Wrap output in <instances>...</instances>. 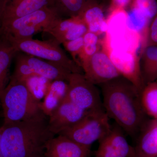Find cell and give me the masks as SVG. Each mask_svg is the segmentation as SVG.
<instances>
[{
	"label": "cell",
	"mask_w": 157,
	"mask_h": 157,
	"mask_svg": "<svg viewBox=\"0 0 157 157\" xmlns=\"http://www.w3.org/2000/svg\"><path fill=\"white\" fill-rule=\"evenodd\" d=\"M97 0H54V7L63 18L76 17Z\"/></svg>",
	"instance_id": "7402d4cb"
},
{
	"label": "cell",
	"mask_w": 157,
	"mask_h": 157,
	"mask_svg": "<svg viewBox=\"0 0 157 157\" xmlns=\"http://www.w3.org/2000/svg\"><path fill=\"white\" fill-rule=\"evenodd\" d=\"M17 52L60 65L72 73H82V70L69 58L54 39L41 41L33 39L9 40Z\"/></svg>",
	"instance_id": "8992f818"
},
{
	"label": "cell",
	"mask_w": 157,
	"mask_h": 157,
	"mask_svg": "<svg viewBox=\"0 0 157 157\" xmlns=\"http://www.w3.org/2000/svg\"><path fill=\"white\" fill-rule=\"evenodd\" d=\"M133 0H111L110 11L116 9L126 10L132 4Z\"/></svg>",
	"instance_id": "83f0119b"
},
{
	"label": "cell",
	"mask_w": 157,
	"mask_h": 157,
	"mask_svg": "<svg viewBox=\"0 0 157 157\" xmlns=\"http://www.w3.org/2000/svg\"><path fill=\"white\" fill-rule=\"evenodd\" d=\"M67 82L66 98L70 102L85 111L104 109L99 90L83 74L71 73Z\"/></svg>",
	"instance_id": "52a82bcc"
},
{
	"label": "cell",
	"mask_w": 157,
	"mask_h": 157,
	"mask_svg": "<svg viewBox=\"0 0 157 157\" xmlns=\"http://www.w3.org/2000/svg\"><path fill=\"white\" fill-rule=\"evenodd\" d=\"M5 2V0H0V15H1V13H2V10Z\"/></svg>",
	"instance_id": "f546056e"
},
{
	"label": "cell",
	"mask_w": 157,
	"mask_h": 157,
	"mask_svg": "<svg viewBox=\"0 0 157 157\" xmlns=\"http://www.w3.org/2000/svg\"><path fill=\"white\" fill-rule=\"evenodd\" d=\"M109 119L104 109L90 111L77 123L58 135H63L91 148L93 144L101 140L110 131Z\"/></svg>",
	"instance_id": "5b68a950"
},
{
	"label": "cell",
	"mask_w": 157,
	"mask_h": 157,
	"mask_svg": "<svg viewBox=\"0 0 157 157\" xmlns=\"http://www.w3.org/2000/svg\"><path fill=\"white\" fill-rule=\"evenodd\" d=\"M85 78L94 85H101L121 76L108 54L101 49L92 56L79 62Z\"/></svg>",
	"instance_id": "ba28073f"
},
{
	"label": "cell",
	"mask_w": 157,
	"mask_h": 157,
	"mask_svg": "<svg viewBox=\"0 0 157 157\" xmlns=\"http://www.w3.org/2000/svg\"><path fill=\"white\" fill-rule=\"evenodd\" d=\"M83 39V47L77 58L79 66L80 61L92 56L101 49V41L99 36L89 31H87L85 34Z\"/></svg>",
	"instance_id": "cb8c5ba5"
},
{
	"label": "cell",
	"mask_w": 157,
	"mask_h": 157,
	"mask_svg": "<svg viewBox=\"0 0 157 157\" xmlns=\"http://www.w3.org/2000/svg\"><path fill=\"white\" fill-rule=\"evenodd\" d=\"M124 131L114 123L110 131L99 140L95 157H134V147L131 146L124 135Z\"/></svg>",
	"instance_id": "30bf717a"
},
{
	"label": "cell",
	"mask_w": 157,
	"mask_h": 157,
	"mask_svg": "<svg viewBox=\"0 0 157 157\" xmlns=\"http://www.w3.org/2000/svg\"><path fill=\"white\" fill-rule=\"evenodd\" d=\"M68 88L67 81L56 80L52 82L41 103L42 111L47 116L55 109L63 100L67 94Z\"/></svg>",
	"instance_id": "ffe728a7"
},
{
	"label": "cell",
	"mask_w": 157,
	"mask_h": 157,
	"mask_svg": "<svg viewBox=\"0 0 157 157\" xmlns=\"http://www.w3.org/2000/svg\"><path fill=\"white\" fill-rule=\"evenodd\" d=\"M130 6L140 9L151 20L157 15L156 0H133Z\"/></svg>",
	"instance_id": "d4e9b609"
},
{
	"label": "cell",
	"mask_w": 157,
	"mask_h": 157,
	"mask_svg": "<svg viewBox=\"0 0 157 157\" xmlns=\"http://www.w3.org/2000/svg\"></svg>",
	"instance_id": "4dcf8cb0"
},
{
	"label": "cell",
	"mask_w": 157,
	"mask_h": 157,
	"mask_svg": "<svg viewBox=\"0 0 157 157\" xmlns=\"http://www.w3.org/2000/svg\"><path fill=\"white\" fill-rule=\"evenodd\" d=\"M45 146L44 157H90V147L81 145L68 137L57 135Z\"/></svg>",
	"instance_id": "5bb4252c"
},
{
	"label": "cell",
	"mask_w": 157,
	"mask_h": 157,
	"mask_svg": "<svg viewBox=\"0 0 157 157\" xmlns=\"http://www.w3.org/2000/svg\"><path fill=\"white\" fill-rule=\"evenodd\" d=\"M3 131V126H2V127H0V157H3V155L2 152V149H1V137H2V132Z\"/></svg>",
	"instance_id": "f1b7e54d"
},
{
	"label": "cell",
	"mask_w": 157,
	"mask_h": 157,
	"mask_svg": "<svg viewBox=\"0 0 157 157\" xmlns=\"http://www.w3.org/2000/svg\"><path fill=\"white\" fill-rule=\"evenodd\" d=\"M140 104L147 117L157 119V82H149L145 85L140 94Z\"/></svg>",
	"instance_id": "603a6c76"
},
{
	"label": "cell",
	"mask_w": 157,
	"mask_h": 157,
	"mask_svg": "<svg viewBox=\"0 0 157 157\" xmlns=\"http://www.w3.org/2000/svg\"><path fill=\"white\" fill-rule=\"evenodd\" d=\"M90 111L79 108L65 98L48 116V124L55 135L73 126Z\"/></svg>",
	"instance_id": "8fae6325"
},
{
	"label": "cell",
	"mask_w": 157,
	"mask_h": 157,
	"mask_svg": "<svg viewBox=\"0 0 157 157\" xmlns=\"http://www.w3.org/2000/svg\"><path fill=\"white\" fill-rule=\"evenodd\" d=\"M142 77L145 84L156 81L157 78V45H148L141 55Z\"/></svg>",
	"instance_id": "44dd1931"
},
{
	"label": "cell",
	"mask_w": 157,
	"mask_h": 157,
	"mask_svg": "<svg viewBox=\"0 0 157 157\" xmlns=\"http://www.w3.org/2000/svg\"><path fill=\"white\" fill-rule=\"evenodd\" d=\"M78 16L86 25L88 31L99 36L107 32V18L103 7L98 1L87 6Z\"/></svg>",
	"instance_id": "ac0fdd59"
},
{
	"label": "cell",
	"mask_w": 157,
	"mask_h": 157,
	"mask_svg": "<svg viewBox=\"0 0 157 157\" xmlns=\"http://www.w3.org/2000/svg\"><path fill=\"white\" fill-rule=\"evenodd\" d=\"M100 85L103 107L107 115L135 140L148 119L141 107L137 88L121 76Z\"/></svg>",
	"instance_id": "6da1fadb"
},
{
	"label": "cell",
	"mask_w": 157,
	"mask_h": 157,
	"mask_svg": "<svg viewBox=\"0 0 157 157\" xmlns=\"http://www.w3.org/2000/svg\"><path fill=\"white\" fill-rule=\"evenodd\" d=\"M88 31L86 25L79 16L60 18L45 29L59 44L82 37Z\"/></svg>",
	"instance_id": "7c38bea8"
},
{
	"label": "cell",
	"mask_w": 157,
	"mask_h": 157,
	"mask_svg": "<svg viewBox=\"0 0 157 157\" xmlns=\"http://www.w3.org/2000/svg\"><path fill=\"white\" fill-rule=\"evenodd\" d=\"M104 50L108 54L121 76L132 82L140 94L146 84L141 74L140 56L131 52Z\"/></svg>",
	"instance_id": "9c48e42d"
},
{
	"label": "cell",
	"mask_w": 157,
	"mask_h": 157,
	"mask_svg": "<svg viewBox=\"0 0 157 157\" xmlns=\"http://www.w3.org/2000/svg\"><path fill=\"white\" fill-rule=\"evenodd\" d=\"M2 126L1 147L4 157H44L46 144L56 136L44 113Z\"/></svg>",
	"instance_id": "7a4b0ae2"
},
{
	"label": "cell",
	"mask_w": 157,
	"mask_h": 157,
	"mask_svg": "<svg viewBox=\"0 0 157 157\" xmlns=\"http://www.w3.org/2000/svg\"><path fill=\"white\" fill-rule=\"evenodd\" d=\"M66 50L72 56V59L78 65V56L83 46V36L63 43Z\"/></svg>",
	"instance_id": "484cf974"
},
{
	"label": "cell",
	"mask_w": 157,
	"mask_h": 157,
	"mask_svg": "<svg viewBox=\"0 0 157 157\" xmlns=\"http://www.w3.org/2000/svg\"><path fill=\"white\" fill-rule=\"evenodd\" d=\"M54 0H5L0 26L45 7H54Z\"/></svg>",
	"instance_id": "4fadbf2b"
},
{
	"label": "cell",
	"mask_w": 157,
	"mask_h": 157,
	"mask_svg": "<svg viewBox=\"0 0 157 157\" xmlns=\"http://www.w3.org/2000/svg\"><path fill=\"white\" fill-rule=\"evenodd\" d=\"M135 140L134 157H157V119H148Z\"/></svg>",
	"instance_id": "2e32d148"
},
{
	"label": "cell",
	"mask_w": 157,
	"mask_h": 157,
	"mask_svg": "<svg viewBox=\"0 0 157 157\" xmlns=\"http://www.w3.org/2000/svg\"><path fill=\"white\" fill-rule=\"evenodd\" d=\"M17 52L10 41L0 35V107L1 97L7 85L11 62Z\"/></svg>",
	"instance_id": "d6986e66"
},
{
	"label": "cell",
	"mask_w": 157,
	"mask_h": 157,
	"mask_svg": "<svg viewBox=\"0 0 157 157\" xmlns=\"http://www.w3.org/2000/svg\"><path fill=\"white\" fill-rule=\"evenodd\" d=\"M21 53L35 77H42L51 82L56 80L67 81L72 73L70 70L56 63L46 61L22 52Z\"/></svg>",
	"instance_id": "9a60e30c"
},
{
	"label": "cell",
	"mask_w": 157,
	"mask_h": 157,
	"mask_svg": "<svg viewBox=\"0 0 157 157\" xmlns=\"http://www.w3.org/2000/svg\"><path fill=\"white\" fill-rule=\"evenodd\" d=\"M61 18L54 7H45L0 26V35L9 40L33 39Z\"/></svg>",
	"instance_id": "277c9868"
},
{
	"label": "cell",
	"mask_w": 157,
	"mask_h": 157,
	"mask_svg": "<svg viewBox=\"0 0 157 157\" xmlns=\"http://www.w3.org/2000/svg\"><path fill=\"white\" fill-rule=\"evenodd\" d=\"M126 12L127 28L140 37L142 54L147 46L149 28L152 19H150L141 10L135 6H129Z\"/></svg>",
	"instance_id": "e0dca14e"
},
{
	"label": "cell",
	"mask_w": 157,
	"mask_h": 157,
	"mask_svg": "<svg viewBox=\"0 0 157 157\" xmlns=\"http://www.w3.org/2000/svg\"><path fill=\"white\" fill-rule=\"evenodd\" d=\"M41 103L31 92L27 82L10 78L1 97L3 125L26 120L44 113Z\"/></svg>",
	"instance_id": "3957f363"
},
{
	"label": "cell",
	"mask_w": 157,
	"mask_h": 157,
	"mask_svg": "<svg viewBox=\"0 0 157 157\" xmlns=\"http://www.w3.org/2000/svg\"><path fill=\"white\" fill-rule=\"evenodd\" d=\"M157 45V16L151 22L148 31V42L147 45Z\"/></svg>",
	"instance_id": "4316f807"
}]
</instances>
